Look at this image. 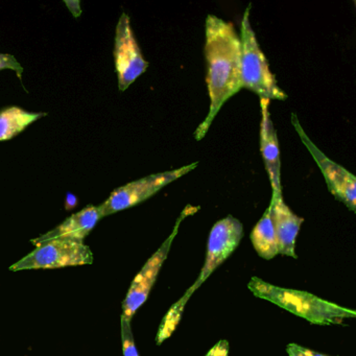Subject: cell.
<instances>
[{"mask_svg": "<svg viewBox=\"0 0 356 356\" xmlns=\"http://www.w3.org/2000/svg\"><path fill=\"white\" fill-rule=\"evenodd\" d=\"M205 33L206 83L210 107L207 118L195 130L197 140L206 136L222 106L241 89V40L234 24L208 15Z\"/></svg>", "mask_w": 356, "mask_h": 356, "instance_id": "obj_1", "label": "cell"}, {"mask_svg": "<svg viewBox=\"0 0 356 356\" xmlns=\"http://www.w3.org/2000/svg\"><path fill=\"white\" fill-rule=\"evenodd\" d=\"M248 287L255 297L272 302L295 316L305 318L312 324H341L345 318H353L356 312L307 291L276 286L253 277Z\"/></svg>", "mask_w": 356, "mask_h": 356, "instance_id": "obj_2", "label": "cell"}, {"mask_svg": "<svg viewBox=\"0 0 356 356\" xmlns=\"http://www.w3.org/2000/svg\"><path fill=\"white\" fill-rule=\"evenodd\" d=\"M251 5L245 9L241 26V89L245 88L268 101H286L287 95L279 87L275 74L270 70L268 60L250 24Z\"/></svg>", "mask_w": 356, "mask_h": 356, "instance_id": "obj_3", "label": "cell"}, {"mask_svg": "<svg viewBox=\"0 0 356 356\" xmlns=\"http://www.w3.org/2000/svg\"><path fill=\"white\" fill-rule=\"evenodd\" d=\"M34 251L10 266L12 272L85 266L93 262L88 245L70 239H53L35 245Z\"/></svg>", "mask_w": 356, "mask_h": 356, "instance_id": "obj_4", "label": "cell"}, {"mask_svg": "<svg viewBox=\"0 0 356 356\" xmlns=\"http://www.w3.org/2000/svg\"><path fill=\"white\" fill-rule=\"evenodd\" d=\"M197 166V162H195V163L177 168V170L149 175L145 178L118 187L113 191V193L102 205L99 206L102 216L105 218L110 214L128 209V208L147 201V199L156 195L158 191H161L163 187L168 186L170 183L188 174Z\"/></svg>", "mask_w": 356, "mask_h": 356, "instance_id": "obj_5", "label": "cell"}, {"mask_svg": "<svg viewBox=\"0 0 356 356\" xmlns=\"http://www.w3.org/2000/svg\"><path fill=\"white\" fill-rule=\"evenodd\" d=\"M197 210H199V208L193 207V206H187L183 210L182 213L177 220L172 234L166 238V241L162 243L161 247L152 255V257L145 262L140 272L135 277L130 289H129L128 293H127L126 299L122 302V320L131 323L137 310L147 301V297H149V293H151L152 289H153L154 284L157 280L160 270H161L164 261L168 258L172 241L178 234L181 222L187 216L195 213Z\"/></svg>", "mask_w": 356, "mask_h": 356, "instance_id": "obj_6", "label": "cell"}, {"mask_svg": "<svg viewBox=\"0 0 356 356\" xmlns=\"http://www.w3.org/2000/svg\"><path fill=\"white\" fill-rule=\"evenodd\" d=\"M243 237V224L234 216H229L216 222L210 231L203 268L197 281L185 293L191 297V295L209 278L210 275L220 264H224L227 258L236 250Z\"/></svg>", "mask_w": 356, "mask_h": 356, "instance_id": "obj_7", "label": "cell"}, {"mask_svg": "<svg viewBox=\"0 0 356 356\" xmlns=\"http://www.w3.org/2000/svg\"><path fill=\"white\" fill-rule=\"evenodd\" d=\"M114 62L120 92L126 91L149 68L135 38L128 14L122 13L116 26Z\"/></svg>", "mask_w": 356, "mask_h": 356, "instance_id": "obj_8", "label": "cell"}, {"mask_svg": "<svg viewBox=\"0 0 356 356\" xmlns=\"http://www.w3.org/2000/svg\"><path fill=\"white\" fill-rule=\"evenodd\" d=\"M291 122L300 138L303 141L304 145L307 147L309 153L314 157V161L318 164L326 181L329 191L341 203L347 206L348 209L355 211L356 208V178L351 172L339 164L335 163L329 159L326 155L310 140L309 137L305 134L299 120L296 114L293 113Z\"/></svg>", "mask_w": 356, "mask_h": 356, "instance_id": "obj_9", "label": "cell"}, {"mask_svg": "<svg viewBox=\"0 0 356 356\" xmlns=\"http://www.w3.org/2000/svg\"><path fill=\"white\" fill-rule=\"evenodd\" d=\"M268 99H260L261 106V122H260V152L264 158V166L268 172L272 186V195H282L281 185V160L279 151L278 137L274 124L270 120Z\"/></svg>", "mask_w": 356, "mask_h": 356, "instance_id": "obj_10", "label": "cell"}, {"mask_svg": "<svg viewBox=\"0 0 356 356\" xmlns=\"http://www.w3.org/2000/svg\"><path fill=\"white\" fill-rule=\"evenodd\" d=\"M272 220L276 232L278 253L289 257L298 258L296 255V241L304 218L293 213L285 204L282 195H272L270 200Z\"/></svg>", "mask_w": 356, "mask_h": 356, "instance_id": "obj_11", "label": "cell"}, {"mask_svg": "<svg viewBox=\"0 0 356 356\" xmlns=\"http://www.w3.org/2000/svg\"><path fill=\"white\" fill-rule=\"evenodd\" d=\"M103 218L99 206H87L84 209L72 214L66 218L62 224L53 230L41 235L38 238L33 239L35 245L53 239H70V241L84 243V239L95 229L99 220Z\"/></svg>", "mask_w": 356, "mask_h": 356, "instance_id": "obj_12", "label": "cell"}, {"mask_svg": "<svg viewBox=\"0 0 356 356\" xmlns=\"http://www.w3.org/2000/svg\"><path fill=\"white\" fill-rule=\"evenodd\" d=\"M252 245L258 255L264 259L270 260L278 255L276 232L272 220V208H266L259 222L255 225L251 235Z\"/></svg>", "mask_w": 356, "mask_h": 356, "instance_id": "obj_13", "label": "cell"}, {"mask_svg": "<svg viewBox=\"0 0 356 356\" xmlns=\"http://www.w3.org/2000/svg\"><path fill=\"white\" fill-rule=\"evenodd\" d=\"M45 115L47 113L29 112L16 106L5 108L0 111V141L13 139Z\"/></svg>", "mask_w": 356, "mask_h": 356, "instance_id": "obj_14", "label": "cell"}, {"mask_svg": "<svg viewBox=\"0 0 356 356\" xmlns=\"http://www.w3.org/2000/svg\"><path fill=\"white\" fill-rule=\"evenodd\" d=\"M188 300V296L184 295V297L181 298V299L170 308V312L166 314L165 318H163V323H162L161 326H160V330L157 335L158 345H160L162 341H165V339L172 334V331L175 330L177 325L179 324V321L182 318L183 310H184L185 305H186Z\"/></svg>", "mask_w": 356, "mask_h": 356, "instance_id": "obj_15", "label": "cell"}, {"mask_svg": "<svg viewBox=\"0 0 356 356\" xmlns=\"http://www.w3.org/2000/svg\"><path fill=\"white\" fill-rule=\"evenodd\" d=\"M122 350L124 356H139L135 346L134 337H133L131 323L122 318Z\"/></svg>", "mask_w": 356, "mask_h": 356, "instance_id": "obj_16", "label": "cell"}, {"mask_svg": "<svg viewBox=\"0 0 356 356\" xmlns=\"http://www.w3.org/2000/svg\"><path fill=\"white\" fill-rule=\"evenodd\" d=\"M5 70H14L17 72L19 78H22V72H24V67L14 56L9 55V54H0V72Z\"/></svg>", "mask_w": 356, "mask_h": 356, "instance_id": "obj_17", "label": "cell"}, {"mask_svg": "<svg viewBox=\"0 0 356 356\" xmlns=\"http://www.w3.org/2000/svg\"><path fill=\"white\" fill-rule=\"evenodd\" d=\"M286 352L289 356H327L325 354L314 351V350L302 347V346L297 345V343H289V345H287Z\"/></svg>", "mask_w": 356, "mask_h": 356, "instance_id": "obj_18", "label": "cell"}, {"mask_svg": "<svg viewBox=\"0 0 356 356\" xmlns=\"http://www.w3.org/2000/svg\"><path fill=\"white\" fill-rule=\"evenodd\" d=\"M206 356H229V343L226 339H220L209 350Z\"/></svg>", "mask_w": 356, "mask_h": 356, "instance_id": "obj_19", "label": "cell"}, {"mask_svg": "<svg viewBox=\"0 0 356 356\" xmlns=\"http://www.w3.org/2000/svg\"><path fill=\"white\" fill-rule=\"evenodd\" d=\"M65 3L68 9H70V12L74 14V17L78 18L81 15L82 10H81L80 1H65Z\"/></svg>", "mask_w": 356, "mask_h": 356, "instance_id": "obj_20", "label": "cell"}, {"mask_svg": "<svg viewBox=\"0 0 356 356\" xmlns=\"http://www.w3.org/2000/svg\"><path fill=\"white\" fill-rule=\"evenodd\" d=\"M78 205V197L72 193H68L66 195L65 208L67 210L74 209Z\"/></svg>", "mask_w": 356, "mask_h": 356, "instance_id": "obj_21", "label": "cell"}]
</instances>
